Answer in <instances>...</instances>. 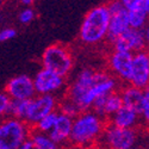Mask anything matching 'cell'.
<instances>
[{
	"mask_svg": "<svg viewBox=\"0 0 149 149\" xmlns=\"http://www.w3.org/2000/svg\"><path fill=\"white\" fill-rule=\"evenodd\" d=\"M104 130L102 118L91 111H81L73 119L69 140L75 146H88L94 142Z\"/></svg>",
	"mask_w": 149,
	"mask_h": 149,
	"instance_id": "1",
	"label": "cell"
},
{
	"mask_svg": "<svg viewBox=\"0 0 149 149\" xmlns=\"http://www.w3.org/2000/svg\"><path fill=\"white\" fill-rule=\"evenodd\" d=\"M110 78V74L105 72H93L91 69H84L70 86L68 91V99L75 104L80 111L88 110L94 100L91 95V87L97 84Z\"/></svg>",
	"mask_w": 149,
	"mask_h": 149,
	"instance_id": "2",
	"label": "cell"
},
{
	"mask_svg": "<svg viewBox=\"0 0 149 149\" xmlns=\"http://www.w3.org/2000/svg\"><path fill=\"white\" fill-rule=\"evenodd\" d=\"M110 12L106 6H98L86 15L80 29V38L87 44L100 42L106 36Z\"/></svg>",
	"mask_w": 149,
	"mask_h": 149,
	"instance_id": "3",
	"label": "cell"
},
{
	"mask_svg": "<svg viewBox=\"0 0 149 149\" xmlns=\"http://www.w3.org/2000/svg\"><path fill=\"white\" fill-rule=\"evenodd\" d=\"M29 135L25 122L11 117L0 123V149H18Z\"/></svg>",
	"mask_w": 149,
	"mask_h": 149,
	"instance_id": "4",
	"label": "cell"
},
{
	"mask_svg": "<svg viewBox=\"0 0 149 149\" xmlns=\"http://www.w3.org/2000/svg\"><path fill=\"white\" fill-rule=\"evenodd\" d=\"M44 68L61 77H66L73 67V58L68 49L63 45L54 44L45 49L42 56Z\"/></svg>",
	"mask_w": 149,
	"mask_h": 149,
	"instance_id": "5",
	"label": "cell"
},
{
	"mask_svg": "<svg viewBox=\"0 0 149 149\" xmlns=\"http://www.w3.org/2000/svg\"><path fill=\"white\" fill-rule=\"evenodd\" d=\"M105 144L115 149H130L137 142V134L132 128H118L110 125L103 130Z\"/></svg>",
	"mask_w": 149,
	"mask_h": 149,
	"instance_id": "6",
	"label": "cell"
},
{
	"mask_svg": "<svg viewBox=\"0 0 149 149\" xmlns=\"http://www.w3.org/2000/svg\"><path fill=\"white\" fill-rule=\"evenodd\" d=\"M148 40L147 29H135L129 26L122 35H119L113 41L115 49L118 52H141L146 47Z\"/></svg>",
	"mask_w": 149,
	"mask_h": 149,
	"instance_id": "7",
	"label": "cell"
},
{
	"mask_svg": "<svg viewBox=\"0 0 149 149\" xmlns=\"http://www.w3.org/2000/svg\"><path fill=\"white\" fill-rule=\"evenodd\" d=\"M55 106H56L55 98L50 93L41 94L38 98H31L25 122L35 125L42 117L54 111Z\"/></svg>",
	"mask_w": 149,
	"mask_h": 149,
	"instance_id": "8",
	"label": "cell"
},
{
	"mask_svg": "<svg viewBox=\"0 0 149 149\" xmlns=\"http://www.w3.org/2000/svg\"><path fill=\"white\" fill-rule=\"evenodd\" d=\"M149 81V57L143 50L132 54L131 77L129 82L140 88H147Z\"/></svg>",
	"mask_w": 149,
	"mask_h": 149,
	"instance_id": "9",
	"label": "cell"
},
{
	"mask_svg": "<svg viewBox=\"0 0 149 149\" xmlns=\"http://www.w3.org/2000/svg\"><path fill=\"white\" fill-rule=\"evenodd\" d=\"M32 81H33L35 91L40 94L53 93L60 90L65 82L63 77H61L47 68H43L41 72L37 73V75Z\"/></svg>",
	"mask_w": 149,
	"mask_h": 149,
	"instance_id": "10",
	"label": "cell"
},
{
	"mask_svg": "<svg viewBox=\"0 0 149 149\" xmlns=\"http://www.w3.org/2000/svg\"><path fill=\"white\" fill-rule=\"evenodd\" d=\"M6 93L10 98L15 99H29L36 93L33 81L26 75H20L11 79L6 86Z\"/></svg>",
	"mask_w": 149,
	"mask_h": 149,
	"instance_id": "11",
	"label": "cell"
},
{
	"mask_svg": "<svg viewBox=\"0 0 149 149\" xmlns=\"http://www.w3.org/2000/svg\"><path fill=\"white\" fill-rule=\"evenodd\" d=\"M122 100L123 104L131 107L136 113L142 116L143 112V106L147 99H149V92L147 88H140L135 87V86H130V87L125 88L122 93Z\"/></svg>",
	"mask_w": 149,
	"mask_h": 149,
	"instance_id": "12",
	"label": "cell"
},
{
	"mask_svg": "<svg viewBox=\"0 0 149 149\" xmlns=\"http://www.w3.org/2000/svg\"><path fill=\"white\" fill-rule=\"evenodd\" d=\"M131 62L132 53L116 50L110 57V67L122 80L129 81L131 77Z\"/></svg>",
	"mask_w": 149,
	"mask_h": 149,
	"instance_id": "13",
	"label": "cell"
},
{
	"mask_svg": "<svg viewBox=\"0 0 149 149\" xmlns=\"http://www.w3.org/2000/svg\"><path fill=\"white\" fill-rule=\"evenodd\" d=\"M129 26H130V24H129V18H128V10L123 8L119 12H117V13L111 15L107 32L105 37L107 38V41L113 43V41L117 37L122 35Z\"/></svg>",
	"mask_w": 149,
	"mask_h": 149,
	"instance_id": "14",
	"label": "cell"
},
{
	"mask_svg": "<svg viewBox=\"0 0 149 149\" xmlns=\"http://www.w3.org/2000/svg\"><path fill=\"white\" fill-rule=\"evenodd\" d=\"M72 122H73L72 117L58 112L54 127L49 131V137L56 144L69 140V135L72 130Z\"/></svg>",
	"mask_w": 149,
	"mask_h": 149,
	"instance_id": "15",
	"label": "cell"
},
{
	"mask_svg": "<svg viewBox=\"0 0 149 149\" xmlns=\"http://www.w3.org/2000/svg\"><path fill=\"white\" fill-rule=\"evenodd\" d=\"M111 125H115L118 128H134L136 127L140 115L136 113L131 107L127 105H122L115 113L111 115Z\"/></svg>",
	"mask_w": 149,
	"mask_h": 149,
	"instance_id": "16",
	"label": "cell"
},
{
	"mask_svg": "<svg viewBox=\"0 0 149 149\" xmlns=\"http://www.w3.org/2000/svg\"><path fill=\"white\" fill-rule=\"evenodd\" d=\"M30 100H31V98H29V99H15V98H10V102H8L7 107L5 110V115L11 116V117H13V118H17V119L25 120Z\"/></svg>",
	"mask_w": 149,
	"mask_h": 149,
	"instance_id": "17",
	"label": "cell"
},
{
	"mask_svg": "<svg viewBox=\"0 0 149 149\" xmlns=\"http://www.w3.org/2000/svg\"><path fill=\"white\" fill-rule=\"evenodd\" d=\"M147 15H148V12L143 8L142 3L139 7L132 8V10H128V18H129L130 26L135 28V29L143 28L144 23L147 20Z\"/></svg>",
	"mask_w": 149,
	"mask_h": 149,
	"instance_id": "18",
	"label": "cell"
},
{
	"mask_svg": "<svg viewBox=\"0 0 149 149\" xmlns=\"http://www.w3.org/2000/svg\"><path fill=\"white\" fill-rule=\"evenodd\" d=\"M122 105H123V100H122L120 93L115 92V91L107 93L106 99H105V104H104L105 116H111L112 113H115Z\"/></svg>",
	"mask_w": 149,
	"mask_h": 149,
	"instance_id": "19",
	"label": "cell"
},
{
	"mask_svg": "<svg viewBox=\"0 0 149 149\" xmlns=\"http://www.w3.org/2000/svg\"><path fill=\"white\" fill-rule=\"evenodd\" d=\"M31 140L33 142V147L36 149H56L57 144L49 137L44 135V132H35L31 136Z\"/></svg>",
	"mask_w": 149,
	"mask_h": 149,
	"instance_id": "20",
	"label": "cell"
},
{
	"mask_svg": "<svg viewBox=\"0 0 149 149\" xmlns=\"http://www.w3.org/2000/svg\"><path fill=\"white\" fill-rule=\"evenodd\" d=\"M57 115H58V112H56V111L54 110V111H52V112H49L48 115H45L44 117H42L35 124L36 128H37V131H40V132H49L50 131V129L54 127V124H55Z\"/></svg>",
	"mask_w": 149,
	"mask_h": 149,
	"instance_id": "21",
	"label": "cell"
},
{
	"mask_svg": "<svg viewBox=\"0 0 149 149\" xmlns=\"http://www.w3.org/2000/svg\"><path fill=\"white\" fill-rule=\"evenodd\" d=\"M80 112H81L80 109L72 100H69V99H67L66 102H63L61 104V113H63V115H67V116L74 118V117H77Z\"/></svg>",
	"mask_w": 149,
	"mask_h": 149,
	"instance_id": "22",
	"label": "cell"
},
{
	"mask_svg": "<svg viewBox=\"0 0 149 149\" xmlns=\"http://www.w3.org/2000/svg\"><path fill=\"white\" fill-rule=\"evenodd\" d=\"M35 17V13H33V11L31 8H28V10H24L20 16H19V20L24 24H26V23H30Z\"/></svg>",
	"mask_w": 149,
	"mask_h": 149,
	"instance_id": "23",
	"label": "cell"
},
{
	"mask_svg": "<svg viewBox=\"0 0 149 149\" xmlns=\"http://www.w3.org/2000/svg\"><path fill=\"white\" fill-rule=\"evenodd\" d=\"M106 7H107V10L110 12V16L117 13V12H119L123 8H125V7L123 6V4L120 3V0H115V1H112V3H111L109 6H106Z\"/></svg>",
	"mask_w": 149,
	"mask_h": 149,
	"instance_id": "24",
	"label": "cell"
},
{
	"mask_svg": "<svg viewBox=\"0 0 149 149\" xmlns=\"http://www.w3.org/2000/svg\"><path fill=\"white\" fill-rule=\"evenodd\" d=\"M16 36V31L13 29H4L3 31H0V42H5L11 38H13Z\"/></svg>",
	"mask_w": 149,
	"mask_h": 149,
	"instance_id": "25",
	"label": "cell"
},
{
	"mask_svg": "<svg viewBox=\"0 0 149 149\" xmlns=\"http://www.w3.org/2000/svg\"><path fill=\"white\" fill-rule=\"evenodd\" d=\"M10 102V97L7 93H0V116L5 115V110L7 107V104Z\"/></svg>",
	"mask_w": 149,
	"mask_h": 149,
	"instance_id": "26",
	"label": "cell"
},
{
	"mask_svg": "<svg viewBox=\"0 0 149 149\" xmlns=\"http://www.w3.org/2000/svg\"><path fill=\"white\" fill-rule=\"evenodd\" d=\"M120 3L127 10H132V8L139 7L142 3V0H120Z\"/></svg>",
	"mask_w": 149,
	"mask_h": 149,
	"instance_id": "27",
	"label": "cell"
},
{
	"mask_svg": "<svg viewBox=\"0 0 149 149\" xmlns=\"http://www.w3.org/2000/svg\"><path fill=\"white\" fill-rule=\"evenodd\" d=\"M19 148H20V149H35V147H33V142H32V140L29 139V137H26L25 140L23 141V143L20 144Z\"/></svg>",
	"mask_w": 149,
	"mask_h": 149,
	"instance_id": "28",
	"label": "cell"
},
{
	"mask_svg": "<svg viewBox=\"0 0 149 149\" xmlns=\"http://www.w3.org/2000/svg\"><path fill=\"white\" fill-rule=\"evenodd\" d=\"M32 1H33V0H22V3H23L24 5H30Z\"/></svg>",
	"mask_w": 149,
	"mask_h": 149,
	"instance_id": "29",
	"label": "cell"
},
{
	"mask_svg": "<svg viewBox=\"0 0 149 149\" xmlns=\"http://www.w3.org/2000/svg\"><path fill=\"white\" fill-rule=\"evenodd\" d=\"M0 4H1V0H0Z\"/></svg>",
	"mask_w": 149,
	"mask_h": 149,
	"instance_id": "30",
	"label": "cell"
}]
</instances>
